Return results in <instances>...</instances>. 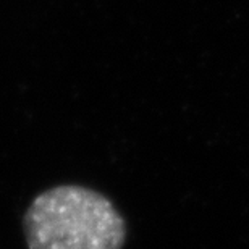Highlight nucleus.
<instances>
[{"instance_id":"1","label":"nucleus","mask_w":249,"mask_h":249,"mask_svg":"<svg viewBox=\"0 0 249 249\" xmlns=\"http://www.w3.org/2000/svg\"><path fill=\"white\" fill-rule=\"evenodd\" d=\"M29 249H122L123 217L106 196L83 186L39 194L24 215Z\"/></svg>"}]
</instances>
